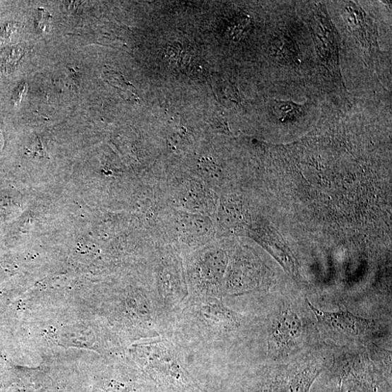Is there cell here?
Here are the masks:
<instances>
[{
	"label": "cell",
	"mask_w": 392,
	"mask_h": 392,
	"mask_svg": "<svg viewBox=\"0 0 392 392\" xmlns=\"http://www.w3.org/2000/svg\"><path fill=\"white\" fill-rule=\"evenodd\" d=\"M302 334L303 323L297 313L290 307L282 309L270 327L268 353L278 357L292 352L299 346Z\"/></svg>",
	"instance_id": "cell-1"
},
{
	"label": "cell",
	"mask_w": 392,
	"mask_h": 392,
	"mask_svg": "<svg viewBox=\"0 0 392 392\" xmlns=\"http://www.w3.org/2000/svg\"><path fill=\"white\" fill-rule=\"evenodd\" d=\"M314 315L316 316L320 328L327 333L335 336L355 338L368 330L371 321L358 317L348 310L339 308L335 311H327L318 309L306 300Z\"/></svg>",
	"instance_id": "cell-2"
},
{
	"label": "cell",
	"mask_w": 392,
	"mask_h": 392,
	"mask_svg": "<svg viewBox=\"0 0 392 392\" xmlns=\"http://www.w3.org/2000/svg\"><path fill=\"white\" fill-rule=\"evenodd\" d=\"M319 372L316 367H309L291 375L282 376L263 392H308Z\"/></svg>",
	"instance_id": "cell-3"
},
{
	"label": "cell",
	"mask_w": 392,
	"mask_h": 392,
	"mask_svg": "<svg viewBox=\"0 0 392 392\" xmlns=\"http://www.w3.org/2000/svg\"><path fill=\"white\" fill-rule=\"evenodd\" d=\"M107 76L108 81L112 85L121 92V94L126 96V99H136L138 95L136 89L132 85L126 82L124 78L115 71H107Z\"/></svg>",
	"instance_id": "cell-4"
},
{
	"label": "cell",
	"mask_w": 392,
	"mask_h": 392,
	"mask_svg": "<svg viewBox=\"0 0 392 392\" xmlns=\"http://www.w3.org/2000/svg\"><path fill=\"white\" fill-rule=\"evenodd\" d=\"M343 392H370L366 385L356 379H348L344 381Z\"/></svg>",
	"instance_id": "cell-5"
},
{
	"label": "cell",
	"mask_w": 392,
	"mask_h": 392,
	"mask_svg": "<svg viewBox=\"0 0 392 392\" xmlns=\"http://www.w3.org/2000/svg\"><path fill=\"white\" fill-rule=\"evenodd\" d=\"M107 392H133L127 387L118 384H112L110 386Z\"/></svg>",
	"instance_id": "cell-6"
}]
</instances>
